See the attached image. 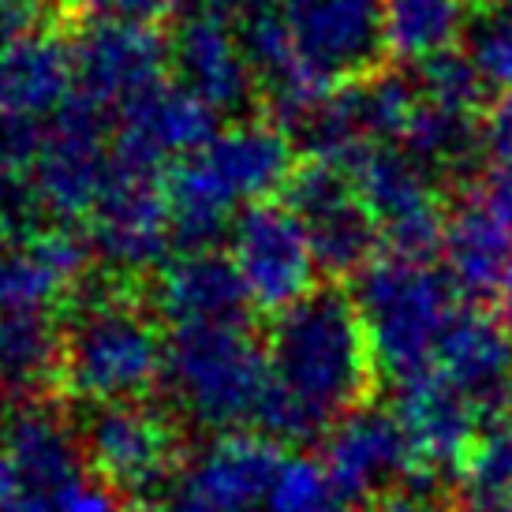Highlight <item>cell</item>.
<instances>
[{"label": "cell", "mask_w": 512, "mask_h": 512, "mask_svg": "<svg viewBox=\"0 0 512 512\" xmlns=\"http://www.w3.org/2000/svg\"><path fill=\"white\" fill-rule=\"evenodd\" d=\"M266 352L273 382L255 434L277 445L326 438L344 415L367 408L382 382L356 296L337 281L277 314Z\"/></svg>", "instance_id": "obj_1"}, {"label": "cell", "mask_w": 512, "mask_h": 512, "mask_svg": "<svg viewBox=\"0 0 512 512\" xmlns=\"http://www.w3.org/2000/svg\"><path fill=\"white\" fill-rule=\"evenodd\" d=\"M169 337L146 288L109 273L86 277L64 307L60 397L83 408L146 400L165 382Z\"/></svg>", "instance_id": "obj_2"}, {"label": "cell", "mask_w": 512, "mask_h": 512, "mask_svg": "<svg viewBox=\"0 0 512 512\" xmlns=\"http://www.w3.org/2000/svg\"><path fill=\"white\" fill-rule=\"evenodd\" d=\"M296 139L273 120H240L165 172L176 251H217L232 221L296 172Z\"/></svg>", "instance_id": "obj_3"}, {"label": "cell", "mask_w": 512, "mask_h": 512, "mask_svg": "<svg viewBox=\"0 0 512 512\" xmlns=\"http://www.w3.org/2000/svg\"><path fill=\"white\" fill-rule=\"evenodd\" d=\"M266 341L251 326H187L169 333L165 382L172 412L202 430L247 434L270 393Z\"/></svg>", "instance_id": "obj_4"}, {"label": "cell", "mask_w": 512, "mask_h": 512, "mask_svg": "<svg viewBox=\"0 0 512 512\" xmlns=\"http://www.w3.org/2000/svg\"><path fill=\"white\" fill-rule=\"evenodd\" d=\"M356 303L367 322L378 374L412 382L434 370L438 344L460 307V288L423 258H374L356 277Z\"/></svg>", "instance_id": "obj_5"}, {"label": "cell", "mask_w": 512, "mask_h": 512, "mask_svg": "<svg viewBox=\"0 0 512 512\" xmlns=\"http://www.w3.org/2000/svg\"><path fill=\"white\" fill-rule=\"evenodd\" d=\"M79 434L86 471L113 486L135 512L154 509L187 468L184 419L169 404L128 400L90 408Z\"/></svg>", "instance_id": "obj_6"}, {"label": "cell", "mask_w": 512, "mask_h": 512, "mask_svg": "<svg viewBox=\"0 0 512 512\" xmlns=\"http://www.w3.org/2000/svg\"><path fill=\"white\" fill-rule=\"evenodd\" d=\"M113 172V135L101 109L72 98L53 120H45L42 146L30 169V187L45 217L57 225L90 221L94 206L113 184Z\"/></svg>", "instance_id": "obj_7"}, {"label": "cell", "mask_w": 512, "mask_h": 512, "mask_svg": "<svg viewBox=\"0 0 512 512\" xmlns=\"http://www.w3.org/2000/svg\"><path fill=\"white\" fill-rule=\"evenodd\" d=\"M348 172L374 225L382 228V243L389 247V255L423 258V262L438 255L445 243L449 206H445L441 180L423 161H415L400 146L378 143L367 154H359Z\"/></svg>", "instance_id": "obj_8"}, {"label": "cell", "mask_w": 512, "mask_h": 512, "mask_svg": "<svg viewBox=\"0 0 512 512\" xmlns=\"http://www.w3.org/2000/svg\"><path fill=\"white\" fill-rule=\"evenodd\" d=\"M228 258L236 262L258 314L277 318L322 285L311 236L285 202L247 206L228 228Z\"/></svg>", "instance_id": "obj_9"}, {"label": "cell", "mask_w": 512, "mask_h": 512, "mask_svg": "<svg viewBox=\"0 0 512 512\" xmlns=\"http://www.w3.org/2000/svg\"><path fill=\"white\" fill-rule=\"evenodd\" d=\"M281 202L303 221L318 270L329 281L344 285L348 277H359L378 258L382 228L374 225L370 210L363 206L348 169L329 161H307L292 172Z\"/></svg>", "instance_id": "obj_10"}, {"label": "cell", "mask_w": 512, "mask_h": 512, "mask_svg": "<svg viewBox=\"0 0 512 512\" xmlns=\"http://www.w3.org/2000/svg\"><path fill=\"white\" fill-rule=\"evenodd\" d=\"M86 240L101 270L116 281L139 285L143 273L161 270L169 262V247L176 243L165 176L128 172L116 165L113 184L86 221Z\"/></svg>", "instance_id": "obj_11"}, {"label": "cell", "mask_w": 512, "mask_h": 512, "mask_svg": "<svg viewBox=\"0 0 512 512\" xmlns=\"http://www.w3.org/2000/svg\"><path fill=\"white\" fill-rule=\"evenodd\" d=\"M322 468L348 509H374L400 490H434L419 471L415 449L397 415L382 408H359L344 415L322 438ZM441 494V490H434Z\"/></svg>", "instance_id": "obj_12"}, {"label": "cell", "mask_w": 512, "mask_h": 512, "mask_svg": "<svg viewBox=\"0 0 512 512\" xmlns=\"http://www.w3.org/2000/svg\"><path fill=\"white\" fill-rule=\"evenodd\" d=\"M441 255L464 296L501 292L512 270V165H490L460 187V199L449 206Z\"/></svg>", "instance_id": "obj_13"}, {"label": "cell", "mask_w": 512, "mask_h": 512, "mask_svg": "<svg viewBox=\"0 0 512 512\" xmlns=\"http://www.w3.org/2000/svg\"><path fill=\"white\" fill-rule=\"evenodd\" d=\"M72 49L75 98L90 101L101 113H120L150 86L165 83L172 68L169 38L150 23H83Z\"/></svg>", "instance_id": "obj_14"}, {"label": "cell", "mask_w": 512, "mask_h": 512, "mask_svg": "<svg viewBox=\"0 0 512 512\" xmlns=\"http://www.w3.org/2000/svg\"><path fill=\"white\" fill-rule=\"evenodd\" d=\"M288 456L281 445L255 430L225 434L202 449L157 501V512H258L270 498Z\"/></svg>", "instance_id": "obj_15"}, {"label": "cell", "mask_w": 512, "mask_h": 512, "mask_svg": "<svg viewBox=\"0 0 512 512\" xmlns=\"http://www.w3.org/2000/svg\"><path fill=\"white\" fill-rule=\"evenodd\" d=\"M221 116L184 83H157L128 101L113 124V161L128 172H165L214 139Z\"/></svg>", "instance_id": "obj_16"}, {"label": "cell", "mask_w": 512, "mask_h": 512, "mask_svg": "<svg viewBox=\"0 0 512 512\" xmlns=\"http://www.w3.org/2000/svg\"><path fill=\"white\" fill-rule=\"evenodd\" d=\"M172 72L199 101H206L217 116L243 113L255 101L258 86L243 53L236 15L199 0L169 38Z\"/></svg>", "instance_id": "obj_17"}, {"label": "cell", "mask_w": 512, "mask_h": 512, "mask_svg": "<svg viewBox=\"0 0 512 512\" xmlns=\"http://www.w3.org/2000/svg\"><path fill=\"white\" fill-rule=\"evenodd\" d=\"M382 4L385 0H285L281 12L307 68L326 86H341L382 68Z\"/></svg>", "instance_id": "obj_18"}, {"label": "cell", "mask_w": 512, "mask_h": 512, "mask_svg": "<svg viewBox=\"0 0 512 512\" xmlns=\"http://www.w3.org/2000/svg\"><path fill=\"white\" fill-rule=\"evenodd\" d=\"M90 240L75 225H38L0 243V314L68 307L90 277Z\"/></svg>", "instance_id": "obj_19"}, {"label": "cell", "mask_w": 512, "mask_h": 512, "mask_svg": "<svg viewBox=\"0 0 512 512\" xmlns=\"http://www.w3.org/2000/svg\"><path fill=\"white\" fill-rule=\"evenodd\" d=\"M393 415L412 441L423 479L434 490H441V483H456L460 464L486 423V415L456 385L445 382L438 370L400 382Z\"/></svg>", "instance_id": "obj_20"}, {"label": "cell", "mask_w": 512, "mask_h": 512, "mask_svg": "<svg viewBox=\"0 0 512 512\" xmlns=\"http://www.w3.org/2000/svg\"><path fill=\"white\" fill-rule=\"evenodd\" d=\"M146 299L172 329L251 326L258 314L236 262L221 251H176V258L154 273Z\"/></svg>", "instance_id": "obj_21"}, {"label": "cell", "mask_w": 512, "mask_h": 512, "mask_svg": "<svg viewBox=\"0 0 512 512\" xmlns=\"http://www.w3.org/2000/svg\"><path fill=\"white\" fill-rule=\"evenodd\" d=\"M75 98V49L57 27H30L0 42V120L45 124Z\"/></svg>", "instance_id": "obj_22"}, {"label": "cell", "mask_w": 512, "mask_h": 512, "mask_svg": "<svg viewBox=\"0 0 512 512\" xmlns=\"http://www.w3.org/2000/svg\"><path fill=\"white\" fill-rule=\"evenodd\" d=\"M434 370L486 415L512 400V333L498 311L460 303L434 356Z\"/></svg>", "instance_id": "obj_23"}, {"label": "cell", "mask_w": 512, "mask_h": 512, "mask_svg": "<svg viewBox=\"0 0 512 512\" xmlns=\"http://www.w3.org/2000/svg\"><path fill=\"white\" fill-rule=\"evenodd\" d=\"M0 453L12 460L27 490L57 498L68 483L86 475L83 434L60 412L57 400L0 412Z\"/></svg>", "instance_id": "obj_24"}, {"label": "cell", "mask_w": 512, "mask_h": 512, "mask_svg": "<svg viewBox=\"0 0 512 512\" xmlns=\"http://www.w3.org/2000/svg\"><path fill=\"white\" fill-rule=\"evenodd\" d=\"M64 322L53 311L0 314V412L60 397Z\"/></svg>", "instance_id": "obj_25"}, {"label": "cell", "mask_w": 512, "mask_h": 512, "mask_svg": "<svg viewBox=\"0 0 512 512\" xmlns=\"http://www.w3.org/2000/svg\"><path fill=\"white\" fill-rule=\"evenodd\" d=\"M471 4L468 0H385L382 4V45L385 57L397 64H427L453 53L464 42Z\"/></svg>", "instance_id": "obj_26"}, {"label": "cell", "mask_w": 512, "mask_h": 512, "mask_svg": "<svg viewBox=\"0 0 512 512\" xmlns=\"http://www.w3.org/2000/svg\"><path fill=\"white\" fill-rule=\"evenodd\" d=\"M460 49L486 86L512 90V0H475Z\"/></svg>", "instance_id": "obj_27"}, {"label": "cell", "mask_w": 512, "mask_h": 512, "mask_svg": "<svg viewBox=\"0 0 512 512\" xmlns=\"http://www.w3.org/2000/svg\"><path fill=\"white\" fill-rule=\"evenodd\" d=\"M456 486L468 494V501L512 494V419H501V415L486 419L460 464Z\"/></svg>", "instance_id": "obj_28"}, {"label": "cell", "mask_w": 512, "mask_h": 512, "mask_svg": "<svg viewBox=\"0 0 512 512\" xmlns=\"http://www.w3.org/2000/svg\"><path fill=\"white\" fill-rule=\"evenodd\" d=\"M191 0H64V8L72 15H79L83 23H150L169 19V15L184 12Z\"/></svg>", "instance_id": "obj_29"}, {"label": "cell", "mask_w": 512, "mask_h": 512, "mask_svg": "<svg viewBox=\"0 0 512 512\" xmlns=\"http://www.w3.org/2000/svg\"><path fill=\"white\" fill-rule=\"evenodd\" d=\"M42 206L34 199V187L23 172L0 165V243L23 236L42 221Z\"/></svg>", "instance_id": "obj_30"}, {"label": "cell", "mask_w": 512, "mask_h": 512, "mask_svg": "<svg viewBox=\"0 0 512 512\" xmlns=\"http://www.w3.org/2000/svg\"><path fill=\"white\" fill-rule=\"evenodd\" d=\"M53 505H57V512H135L113 486L101 483L94 471H86L75 483L64 486L53 498Z\"/></svg>", "instance_id": "obj_31"}, {"label": "cell", "mask_w": 512, "mask_h": 512, "mask_svg": "<svg viewBox=\"0 0 512 512\" xmlns=\"http://www.w3.org/2000/svg\"><path fill=\"white\" fill-rule=\"evenodd\" d=\"M483 143L494 165H512V90H501L483 109Z\"/></svg>", "instance_id": "obj_32"}, {"label": "cell", "mask_w": 512, "mask_h": 512, "mask_svg": "<svg viewBox=\"0 0 512 512\" xmlns=\"http://www.w3.org/2000/svg\"><path fill=\"white\" fill-rule=\"evenodd\" d=\"M370 512H453V509L434 490H400V494H389L385 501H378Z\"/></svg>", "instance_id": "obj_33"}, {"label": "cell", "mask_w": 512, "mask_h": 512, "mask_svg": "<svg viewBox=\"0 0 512 512\" xmlns=\"http://www.w3.org/2000/svg\"><path fill=\"white\" fill-rule=\"evenodd\" d=\"M19 494H27V486H23V479H19V471L12 468V460L0 453V512L8 509Z\"/></svg>", "instance_id": "obj_34"}, {"label": "cell", "mask_w": 512, "mask_h": 512, "mask_svg": "<svg viewBox=\"0 0 512 512\" xmlns=\"http://www.w3.org/2000/svg\"><path fill=\"white\" fill-rule=\"evenodd\" d=\"M4 512H57V505H53V498H42V494L27 490V494H19Z\"/></svg>", "instance_id": "obj_35"}, {"label": "cell", "mask_w": 512, "mask_h": 512, "mask_svg": "<svg viewBox=\"0 0 512 512\" xmlns=\"http://www.w3.org/2000/svg\"><path fill=\"white\" fill-rule=\"evenodd\" d=\"M464 512H512V494L505 498H483V501H468Z\"/></svg>", "instance_id": "obj_36"}, {"label": "cell", "mask_w": 512, "mask_h": 512, "mask_svg": "<svg viewBox=\"0 0 512 512\" xmlns=\"http://www.w3.org/2000/svg\"><path fill=\"white\" fill-rule=\"evenodd\" d=\"M206 4H217L225 12H255V8H273V0H206Z\"/></svg>", "instance_id": "obj_37"}, {"label": "cell", "mask_w": 512, "mask_h": 512, "mask_svg": "<svg viewBox=\"0 0 512 512\" xmlns=\"http://www.w3.org/2000/svg\"><path fill=\"white\" fill-rule=\"evenodd\" d=\"M498 314L512 333V270H509V277H505V285H501V292H498Z\"/></svg>", "instance_id": "obj_38"}, {"label": "cell", "mask_w": 512, "mask_h": 512, "mask_svg": "<svg viewBox=\"0 0 512 512\" xmlns=\"http://www.w3.org/2000/svg\"><path fill=\"white\" fill-rule=\"evenodd\" d=\"M146 512H157V509H146Z\"/></svg>", "instance_id": "obj_39"}, {"label": "cell", "mask_w": 512, "mask_h": 512, "mask_svg": "<svg viewBox=\"0 0 512 512\" xmlns=\"http://www.w3.org/2000/svg\"><path fill=\"white\" fill-rule=\"evenodd\" d=\"M258 512H266V509H258Z\"/></svg>", "instance_id": "obj_40"}]
</instances>
